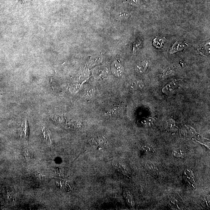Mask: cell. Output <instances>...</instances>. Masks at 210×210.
Listing matches in <instances>:
<instances>
[{
    "label": "cell",
    "instance_id": "13",
    "mask_svg": "<svg viewBox=\"0 0 210 210\" xmlns=\"http://www.w3.org/2000/svg\"><path fill=\"white\" fill-rule=\"evenodd\" d=\"M25 1H26V0H25ZM26 1H27V0H26Z\"/></svg>",
    "mask_w": 210,
    "mask_h": 210
},
{
    "label": "cell",
    "instance_id": "4",
    "mask_svg": "<svg viewBox=\"0 0 210 210\" xmlns=\"http://www.w3.org/2000/svg\"><path fill=\"white\" fill-rule=\"evenodd\" d=\"M142 46V42L141 40H137L133 43V54H136Z\"/></svg>",
    "mask_w": 210,
    "mask_h": 210
},
{
    "label": "cell",
    "instance_id": "9",
    "mask_svg": "<svg viewBox=\"0 0 210 210\" xmlns=\"http://www.w3.org/2000/svg\"><path fill=\"white\" fill-rule=\"evenodd\" d=\"M183 151L181 149H176L172 152V154L175 157H180L183 155Z\"/></svg>",
    "mask_w": 210,
    "mask_h": 210
},
{
    "label": "cell",
    "instance_id": "11",
    "mask_svg": "<svg viewBox=\"0 0 210 210\" xmlns=\"http://www.w3.org/2000/svg\"><path fill=\"white\" fill-rule=\"evenodd\" d=\"M126 198L127 199L128 201L129 202V203H130L131 204H133V200H132V198L130 194H127V198Z\"/></svg>",
    "mask_w": 210,
    "mask_h": 210
},
{
    "label": "cell",
    "instance_id": "2",
    "mask_svg": "<svg viewBox=\"0 0 210 210\" xmlns=\"http://www.w3.org/2000/svg\"><path fill=\"white\" fill-rule=\"evenodd\" d=\"M165 39L161 37H155L153 41V45L156 48H160L162 47L164 44Z\"/></svg>",
    "mask_w": 210,
    "mask_h": 210
},
{
    "label": "cell",
    "instance_id": "10",
    "mask_svg": "<svg viewBox=\"0 0 210 210\" xmlns=\"http://www.w3.org/2000/svg\"><path fill=\"white\" fill-rule=\"evenodd\" d=\"M146 166L149 169L151 170H156L157 169L156 166L154 163L150 162L147 163Z\"/></svg>",
    "mask_w": 210,
    "mask_h": 210
},
{
    "label": "cell",
    "instance_id": "6",
    "mask_svg": "<svg viewBox=\"0 0 210 210\" xmlns=\"http://www.w3.org/2000/svg\"><path fill=\"white\" fill-rule=\"evenodd\" d=\"M93 141H94V142L96 143V145L97 146V147H99V146H100L99 147H102V146H104L105 142V140L104 139H102V138H97L96 141H95V140H93Z\"/></svg>",
    "mask_w": 210,
    "mask_h": 210
},
{
    "label": "cell",
    "instance_id": "7",
    "mask_svg": "<svg viewBox=\"0 0 210 210\" xmlns=\"http://www.w3.org/2000/svg\"><path fill=\"white\" fill-rule=\"evenodd\" d=\"M114 70H115V71L116 72H117L118 74H120L121 73L123 72V67L122 65L121 64H120L119 63H116L114 65Z\"/></svg>",
    "mask_w": 210,
    "mask_h": 210
},
{
    "label": "cell",
    "instance_id": "3",
    "mask_svg": "<svg viewBox=\"0 0 210 210\" xmlns=\"http://www.w3.org/2000/svg\"><path fill=\"white\" fill-rule=\"evenodd\" d=\"M169 203H170L171 206H172V208L178 209H182L181 208H183L181 206L180 202H179L178 201L175 199H171V200L169 201Z\"/></svg>",
    "mask_w": 210,
    "mask_h": 210
},
{
    "label": "cell",
    "instance_id": "8",
    "mask_svg": "<svg viewBox=\"0 0 210 210\" xmlns=\"http://www.w3.org/2000/svg\"><path fill=\"white\" fill-rule=\"evenodd\" d=\"M127 2L132 5L135 6H138L141 4L139 0H126Z\"/></svg>",
    "mask_w": 210,
    "mask_h": 210
},
{
    "label": "cell",
    "instance_id": "12",
    "mask_svg": "<svg viewBox=\"0 0 210 210\" xmlns=\"http://www.w3.org/2000/svg\"><path fill=\"white\" fill-rule=\"evenodd\" d=\"M208 202L206 200V199L204 198L203 199V200H202V205L204 206V205H207V206H208Z\"/></svg>",
    "mask_w": 210,
    "mask_h": 210
},
{
    "label": "cell",
    "instance_id": "1",
    "mask_svg": "<svg viewBox=\"0 0 210 210\" xmlns=\"http://www.w3.org/2000/svg\"><path fill=\"white\" fill-rule=\"evenodd\" d=\"M188 44L186 42L183 41H177L173 45L171 48L170 53L172 54L178 51L183 50L187 47Z\"/></svg>",
    "mask_w": 210,
    "mask_h": 210
},
{
    "label": "cell",
    "instance_id": "5",
    "mask_svg": "<svg viewBox=\"0 0 210 210\" xmlns=\"http://www.w3.org/2000/svg\"><path fill=\"white\" fill-rule=\"evenodd\" d=\"M130 15L127 12L122 11L119 12L117 15L118 19L124 20L129 18Z\"/></svg>",
    "mask_w": 210,
    "mask_h": 210
}]
</instances>
